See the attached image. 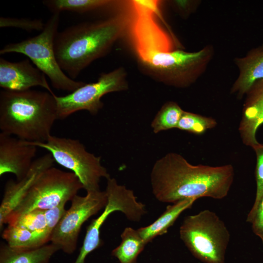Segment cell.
Instances as JSON below:
<instances>
[{
	"instance_id": "cell-1",
	"label": "cell",
	"mask_w": 263,
	"mask_h": 263,
	"mask_svg": "<svg viewBox=\"0 0 263 263\" xmlns=\"http://www.w3.org/2000/svg\"><path fill=\"white\" fill-rule=\"evenodd\" d=\"M234 177L231 164L194 165L180 154L169 152L154 163L150 183L158 201L172 204L188 198L222 199L228 195Z\"/></svg>"
},
{
	"instance_id": "cell-2",
	"label": "cell",
	"mask_w": 263,
	"mask_h": 263,
	"mask_svg": "<svg viewBox=\"0 0 263 263\" xmlns=\"http://www.w3.org/2000/svg\"><path fill=\"white\" fill-rule=\"evenodd\" d=\"M131 20V15L118 13L58 32L54 48L61 69L75 80L93 61L106 55L129 31Z\"/></svg>"
},
{
	"instance_id": "cell-3",
	"label": "cell",
	"mask_w": 263,
	"mask_h": 263,
	"mask_svg": "<svg viewBox=\"0 0 263 263\" xmlns=\"http://www.w3.org/2000/svg\"><path fill=\"white\" fill-rule=\"evenodd\" d=\"M55 95L31 89L0 91L1 132L27 142H46L57 120Z\"/></svg>"
},
{
	"instance_id": "cell-4",
	"label": "cell",
	"mask_w": 263,
	"mask_h": 263,
	"mask_svg": "<svg viewBox=\"0 0 263 263\" xmlns=\"http://www.w3.org/2000/svg\"><path fill=\"white\" fill-rule=\"evenodd\" d=\"M212 54V49L207 46L194 52H153L138 61L142 71L155 80L183 88L194 83L202 74Z\"/></svg>"
},
{
	"instance_id": "cell-5",
	"label": "cell",
	"mask_w": 263,
	"mask_h": 263,
	"mask_svg": "<svg viewBox=\"0 0 263 263\" xmlns=\"http://www.w3.org/2000/svg\"><path fill=\"white\" fill-rule=\"evenodd\" d=\"M181 240L191 254L204 263H225L230 234L214 212L205 209L185 217L179 228Z\"/></svg>"
},
{
	"instance_id": "cell-6",
	"label": "cell",
	"mask_w": 263,
	"mask_h": 263,
	"mask_svg": "<svg viewBox=\"0 0 263 263\" xmlns=\"http://www.w3.org/2000/svg\"><path fill=\"white\" fill-rule=\"evenodd\" d=\"M60 13H54L45 23L41 32L32 38L6 45L0 54L16 53L27 56L46 76L53 87L73 92L85 83L71 78L61 69L56 60L54 42L58 33Z\"/></svg>"
},
{
	"instance_id": "cell-7",
	"label": "cell",
	"mask_w": 263,
	"mask_h": 263,
	"mask_svg": "<svg viewBox=\"0 0 263 263\" xmlns=\"http://www.w3.org/2000/svg\"><path fill=\"white\" fill-rule=\"evenodd\" d=\"M83 188L77 177L51 167L37 177L23 198L8 217L6 224L30 211L46 210L71 201Z\"/></svg>"
},
{
	"instance_id": "cell-8",
	"label": "cell",
	"mask_w": 263,
	"mask_h": 263,
	"mask_svg": "<svg viewBox=\"0 0 263 263\" xmlns=\"http://www.w3.org/2000/svg\"><path fill=\"white\" fill-rule=\"evenodd\" d=\"M26 142L47 150L55 162L77 177L87 192L100 190V179L110 177L101 157L87 151L78 140L51 135L45 142Z\"/></svg>"
},
{
	"instance_id": "cell-9",
	"label": "cell",
	"mask_w": 263,
	"mask_h": 263,
	"mask_svg": "<svg viewBox=\"0 0 263 263\" xmlns=\"http://www.w3.org/2000/svg\"><path fill=\"white\" fill-rule=\"evenodd\" d=\"M129 84L127 73L122 67L102 73L97 81L85 84L64 96L55 95L57 105V119L62 120L79 111L86 110L96 114L104 105L101 101L105 94L127 90Z\"/></svg>"
},
{
	"instance_id": "cell-10",
	"label": "cell",
	"mask_w": 263,
	"mask_h": 263,
	"mask_svg": "<svg viewBox=\"0 0 263 263\" xmlns=\"http://www.w3.org/2000/svg\"><path fill=\"white\" fill-rule=\"evenodd\" d=\"M107 180V203L101 214L93 220L87 227L82 245L74 263H85L88 255L102 245L100 229L112 213L120 211L129 220L139 222L147 212L145 205L137 201L132 190L118 184L115 178L110 177Z\"/></svg>"
},
{
	"instance_id": "cell-11",
	"label": "cell",
	"mask_w": 263,
	"mask_h": 263,
	"mask_svg": "<svg viewBox=\"0 0 263 263\" xmlns=\"http://www.w3.org/2000/svg\"><path fill=\"white\" fill-rule=\"evenodd\" d=\"M157 0H132V20L129 29L138 59L153 52L174 50L173 39L158 25Z\"/></svg>"
},
{
	"instance_id": "cell-12",
	"label": "cell",
	"mask_w": 263,
	"mask_h": 263,
	"mask_svg": "<svg viewBox=\"0 0 263 263\" xmlns=\"http://www.w3.org/2000/svg\"><path fill=\"white\" fill-rule=\"evenodd\" d=\"M107 203L105 191L87 192L84 196L75 195L71 200L70 208L53 231L51 243L67 254L74 253L83 224L104 209Z\"/></svg>"
},
{
	"instance_id": "cell-13",
	"label": "cell",
	"mask_w": 263,
	"mask_h": 263,
	"mask_svg": "<svg viewBox=\"0 0 263 263\" xmlns=\"http://www.w3.org/2000/svg\"><path fill=\"white\" fill-rule=\"evenodd\" d=\"M37 147L14 136L0 133V176L14 174L17 181L23 179L34 162Z\"/></svg>"
},
{
	"instance_id": "cell-14",
	"label": "cell",
	"mask_w": 263,
	"mask_h": 263,
	"mask_svg": "<svg viewBox=\"0 0 263 263\" xmlns=\"http://www.w3.org/2000/svg\"><path fill=\"white\" fill-rule=\"evenodd\" d=\"M24 60L12 62L0 58V86L3 90L25 91L36 86L45 89L54 94L48 84L46 75L30 62Z\"/></svg>"
},
{
	"instance_id": "cell-15",
	"label": "cell",
	"mask_w": 263,
	"mask_h": 263,
	"mask_svg": "<svg viewBox=\"0 0 263 263\" xmlns=\"http://www.w3.org/2000/svg\"><path fill=\"white\" fill-rule=\"evenodd\" d=\"M55 162L51 153L46 154L34 160L30 171L23 179L16 182L10 180L6 183L0 205V230L37 177L44 170L53 167Z\"/></svg>"
},
{
	"instance_id": "cell-16",
	"label": "cell",
	"mask_w": 263,
	"mask_h": 263,
	"mask_svg": "<svg viewBox=\"0 0 263 263\" xmlns=\"http://www.w3.org/2000/svg\"><path fill=\"white\" fill-rule=\"evenodd\" d=\"M238 131L244 144H257L256 133L263 124V78L256 81L245 94Z\"/></svg>"
},
{
	"instance_id": "cell-17",
	"label": "cell",
	"mask_w": 263,
	"mask_h": 263,
	"mask_svg": "<svg viewBox=\"0 0 263 263\" xmlns=\"http://www.w3.org/2000/svg\"><path fill=\"white\" fill-rule=\"evenodd\" d=\"M234 61L239 75L230 93L240 99L256 81L263 78V46L252 49L245 56L237 57Z\"/></svg>"
},
{
	"instance_id": "cell-18",
	"label": "cell",
	"mask_w": 263,
	"mask_h": 263,
	"mask_svg": "<svg viewBox=\"0 0 263 263\" xmlns=\"http://www.w3.org/2000/svg\"><path fill=\"white\" fill-rule=\"evenodd\" d=\"M59 248L52 243L32 248H18L3 243L0 246V263H50Z\"/></svg>"
},
{
	"instance_id": "cell-19",
	"label": "cell",
	"mask_w": 263,
	"mask_h": 263,
	"mask_svg": "<svg viewBox=\"0 0 263 263\" xmlns=\"http://www.w3.org/2000/svg\"><path fill=\"white\" fill-rule=\"evenodd\" d=\"M197 200L185 199L168 206L165 211L152 223L137 229L139 234L148 244L156 237L167 233L182 213L190 208Z\"/></svg>"
},
{
	"instance_id": "cell-20",
	"label": "cell",
	"mask_w": 263,
	"mask_h": 263,
	"mask_svg": "<svg viewBox=\"0 0 263 263\" xmlns=\"http://www.w3.org/2000/svg\"><path fill=\"white\" fill-rule=\"evenodd\" d=\"M52 232L49 231H32L19 226L7 225L2 231V238L10 246L18 248L40 247L50 241Z\"/></svg>"
},
{
	"instance_id": "cell-21",
	"label": "cell",
	"mask_w": 263,
	"mask_h": 263,
	"mask_svg": "<svg viewBox=\"0 0 263 263\" xmlns=\"http://www.w3.org/2000/svg\"><path fill=\"white\" fill-rule=\"evenodd\" d=\"M42 3L53 14L69 11L80 14L112 9L119 4L110 0H45Z\"/></svg>"
},
{
	"instance_id": "cell-22",
	"label": "cell",
	"mask_w": 263,
	"mask_h": 263,
	"mask_svg": "<svg viewBox=\"0 0 263 263\" xmlns=\"http://www.w3.org/2000/svg\"><path fill=\"white\" fill-rule=\"evenodd\" d=\"M121 238V243L112 250V256L116 258L120 263H136L138 256L147 244L137 229L131 227L124 229Z\"/></svg>"
},
{
	"instance_id": "cell-23",
	"label": "cell",
	"mask_w": 263,
	"mask_h": 263,
	"mask_svg": "<svg viewBox=\"0 0 263 263\" xmlns=\"http://www.w3.org/2000/svg\"><path fill=\"white\" fill-rule=\"evenodd\" d=\"M184 111L175 102L165 103L151 122V127L153 132L157 133L161 131L176 128Z\"/></svg>"
},
{
	"instance_id": "cell-24",
	"label": "cell",
	"mask_w": 263,
	"mask_h": 263,
	"mask_svg": "<svg viewBox=\"0 0 263 263\" xmlns=\"http://www.w3.org/2000/svg\"><path fill=\"white\" fill-rule=\"evenodd\" d=\"M217 124L216 120L212 117L184 111L176 128L195 134H201L214 128Z\"/></svg>"
},
{
	"instance_id": "cell-25",
	"label": "cell",
	"mask_w": 263,
	"mask_h": 263,
	"mask_svg": "<svg viewBox=\"0 0 263 263\" xmlns=\"http://www.w3.org/2000/svg\"><path fill=\"white\" fill-rule=\"evenodd\" d=\"M7 225H17L36 231H49L46 210L36 209L23 214L7 223Z\"/></svg>"
},
{
	"instance_id": "cell-26",
	"label": "cell",
	"mask_w": 263,
	"mask_h": 263,
	"mask_svg": "<svg viewBox=\"0 0 263 263\" xmlns=\"http://www.w3.org/2000/svg\"><path fill=\"white\" fill-rule=\"evenodd\" d=\"M252 148L254 150L256 156L255 169L256 193L254 204L246 219V222L250 224L263 196V144L259 142L252 146Z\"/></svg>"
},
{
	"instance_id": "cell-27",
	"label": "cell",
	"mask_w": 263,
	"mask_h": 263,
	"mask_svg": "<svg viewBox=\"0 0 263 263\" xmlns=\"http://www.w3.org/2000/svg\"><path fill=\"white\" fill-rule=\"evenodd\" d=\"M45 23L40 19H31L28 18H17L1 17L0 18V27H15L27 31L33 30L42 31Z\"/></svg>"
},
{
	"instance_id": "cell-28",
	"label": "cell",
	"mask_w": 263,
	"mask_h": 263,
	"mask_svg": "<svg viewBox=\"0 0 263 263\" xmlns=\"http://www.w3.org/2000/svg\"><path fill=\"white\" fill-rule=\"evenodd\" d=\"M251 224L253 233L261 239L263 244V196Z\"/></svg>"
},
{
	"instance_id": "cell-29",
	"label": "cell",
	"mask_w": 263,
	"mask_h": 263,
	"mask_svg": "<svg viewBox=\"0 0 263 263\" xmlns=\"http://www.w3.org/2000/svg\"><path fill=\"white\" fill-rule=\"evenodd\" d=\"M262 46H263V43L262 44Z\"/></svg>"
},
{
	"instance_id": "cell-30",
	"label": "cell",
	"mask_w": 263,
	"mask_h": 263,
	"mask_svg": "<svg viewBox=\"0 0 263 263\" xmlns=\"http://www.w3.org/2000/svg\"></svg>"
}]
</instances>
